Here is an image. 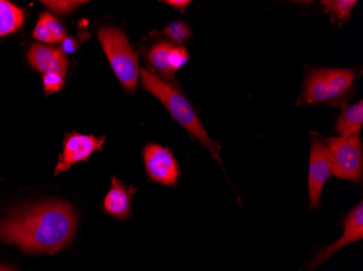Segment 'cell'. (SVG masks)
Returning <instances> with one entry per match:
<instances>
[{
	"mask_svg": "<svg viewBox=\"0 0 363 271\" xmlns=\"http://www.w3.org/2000/svg\"><path fill=\"white\" fill-rule=\"evenodd\" d=\"M77 215L65 202H46L13 214L0 224V241L14 243L24 252H58L71 243Z\"/></svg>",
	"mask_w": 363,
	"mask_h": 271,
	"instance_id": "6da1fadb",
	"label": "cell"
},
{
	"mask_svg": "<svg viewBox=\"0 0 363 271\" xmlns=\"http://www.w3.org/2000/svg\"><path fill=\"white\" fill-rule=\"evenodd\" d=\"M140 79L145 91L158 98L163 105L170 112L175 121L183 126L191 136L199 140L201 144L209 150L210 154L221 164L220 148L203 128L197 113L189 99L185 97L172 83L163 81L152 72L140 69Z\"/></svg>",
	"mask_w": 363,
	"mask_h": 271,
	"instance_id": "7a4b0ae2",
	"label": "cell"
},
{
	"mask_svg": "<svg viewBox=\"0 0 363 271\" xmlns=\"http://www.w3.org/2000/svg\"><path fill=\"white\" fill-rule=\"evenodd\" d=\"M356 79V71L350 69L321 67L312 70L306 75L298 103L337 105L352 91Z\"/></svg>",
	"mask_w": 363,
	"mask_h": 271,
	"instance_id": "3957f363",
	"label": "cell"
},
{
	"mask_svg": "<svg viewBox=\"0 0 363 271\" xmlns=\"http://www.w3.org/2000/svg\"><path fill=\"white\" fill-rule=\"evenodd\" d=\"M98 40L122 86L128 91H135L140 67L138 54L125 34L119 28L107 26L98 32Z\"/></svg>",
	"mask_w": 363,
	"mask_h": 271,
	"instance_id": "277c9868",
	"label": "cell"
},
{
	"mask_svg": "<svg viewBox=\"0 0 363 271\" xmlns=\"http://www.w3.org/2000/svg\"><path fill=\"white\" fill-rule=\"evenodd\" d=\"M332 174L352 183L362 178L363 156L360 134L350 137H331L324 142Z\"/></svg>",
	"mask_w": 363,
	"mask_h": 271,
	"instance_id": "5b68a950",
	"label": "cell"
},
{
	"mask_svg": "<svg viewBox=\"0 0 363 271\" xmlns=\"http://www.w3.org/2000/svg\"><path fill=\"white\" fill-rule=\"evenodd\" d=\"M332 169L328 162L324 142L319 139L317 134H312L311 152H310L309 175H308V188H309L310 207L317 209L321 202L322 191L328 179L331 177Z\"/></svg>",
	"mask_w": 363,
	"mask_h": 271,
	"instance_id": "8992f818",
	"label": "cell"
},
{
	"mask_svg": "<svg viewBox=\"0 0 363 271\" xmlns=\"http://www.w3.org/2000/svg\"><path fill=\"white\" fill-rule=\"evenodd\" d=\"M143 154L147 174L152 180L164 185H177L179 165L169 149L150 144L145 146Z\"/></svg>",
	"mask_w": 363,
	"mask_h": 271,
	"instance_id": "52a82bcc",
	"label": "cell"
},
{
	"mask_svg": "<svg viewBox=\"0 0 363 271\" xmlns=\"http://www.w3.org/2000/svg\"><path fill=\"white\" fill-rule=\"evenodd\" d=\"M105 139L106 137L98 138L94 134H82L77 132L67 134L55 175L57 176L59 173L68 171L75 163L87 161L95 151L103 149Z\"/></svg>",
	"mask_w": 363,
	"mask_h": 271,
	"instance_id": "ba28073f",
	"label": "cell"
},
{
	"mask_svg": "<svg viewBox=\"0 0 363 271\" xmlns=\"http://www.w3.org/2000/svg\"><path fill=\"white\" fill-rule=\"evenodd\" d=\"M363 238V204L360 202L348 214L344 221V234L335 243L326 246L323 250L315 256V260L310 265L309 271L317 268L319 265L323 264L333 255L334 253L342 250L345 246H350L354 242L359 241Z\"/></svg>",
	"mask_w": 363,
	"mask_h": 271,
	"instance_id": "9c48e42d",
	"label": "cell"
},
{
	"mask_svg": "<svg viewBox=\"0 0 363 271\" xmlns=\"http://www.w3.org/2000/svg\"><path fill=\"white\" fill-rule=\"evenodd\" d=\"M28 60L36 71L44 74L57 73L65 77L68 72V59L60 48L33 45L28 52Z\"/></svg>",
	"mask_w": 363,
	"mask_h": 271,
	"instance_id": "30bf717a",
	"label": "cell"
},
{
	"mask_svg": "<svg viewBox=\"0 0 363 271\" xmlns=\"http://www.w3.org/2000/svg\"><path fill=\"white\" fill-rule=\"evenodd\" d=\"M136 189L126 188L124 183L112 177V187L104 200L106 212L118 219L125 220L130 216L132 209V197Z\"/></svg>",
	"mask_w": 363,
	"mask_h": 271,
	"instance_id": "8fae6325",
	"label": "cell"
},
{
	"mask_svg": "<svg viewBox=\"0 0 363 271\" xmlns=\"http://www.w3.org/2000/svg\"><path fill=\"white\" fill-rule=\"evenodd\" d=\"M363 125V101L342 109L335 124V130L340 137H350L360 134Z\"/></svg>",
	"mask_w": 363,
	"mask_h": 271,
	"instance_id": "7c38bea8",
	"label": "cell"
},
{
	"mask_svg": "<svg viewBox=\"0 0 363 271\" xmlns=\"http://www.w3.org/2000/svg\"><path fill=\"white\" fill-rule=\"evenodd\" d=\"M24 21L20 8L5 0H0V38L16 32Z\"/></svg>",
	"mask_w": 363,
	"mask_h": 271,
	"instance_id": "4fadbf2b",
	"label": "cell"
},
{
	"mask_svg": "<svg viewBox=\"0 0 363 271\" xmlns=\"http://www.w3.org/2000/svg\"><path fill=\"white\" fill-rule=\"evenodd\" d=\"M173 47L174 45L171 42H158L152 47L150 56H148L150 64L163 76L173 77L174 75L175 72L171 67V52H172Z\"/></svg>",
	"mask_w": 363,
	"mask_h": 271,
	"instance_id": "5bb4252c",
	"label": "cell"
},
{
	"mask_svg": "<svg viewBox=\"0 0 363 271\" xmlns=\"http://www.w3.org/2000/svg\"><path fill=\"white\" fill-rule=\"evenodd\" d=\"M325 13L331 14L334 23L342 25L350 20L352 9L356 7V0H324L321 1Z\"/></svg>",
	"mask_w": 363,
	"mask_h": 271,
	"instance_id": "9a60e30c",
	"label": "cell"
},
{
	"mask_svg": "<svg viewBox=\"0 0 363 271\" xmlns=\"http://www.w3.org/2000/svg\"><path fill=\"white\" fill-rule=\"evenodd\" d=\"M160 34L170 38L177 44L181 45L185 40H189V36L191 35V30L185 22L175 21L171 23L168 28H164Z\"/></svg>",
	"mask_w": 363,
	"mask_h": 271,
	"instance_id": "2e32d148",
	"label": "cell"
},
{
	"mask_svg": "<svg viewBox=\"0 0 363 271\" xmlns=\"http://www.w3.org/2000/svg\"><path fill=\"white\" fill-rule=\"evenodd\" d=\"M40 19L45 22L47 28H48L50 33H52L54 42H60L65 40V28H63L62 24H61L55 16H52L50 13H43L42 16H40Z\"/></svg>",
	"mask_w": 363,
	"mask_h": 271,
	"instance_id": "e0dca14e",
	"label": "cell"
},
{
	"mask_svg": "<svg viewBox=\"0 0 363 271\" xmlns=\"http://www.w3.org/2000/svg\"><path fill=\"white\" fill-rule=\"evenodd\" d=\"M86 1H77V0H52V1H43L45 6L58 12V13H68V12L74 11L81 4H85Z\"/></svg>",
	"mask_w": 363,
	"mask_h": 271,
	"instance_id": "ac0fdd59",
	"label": "cell"
},
{
	"mask_svg": "<svg viewBox=\"0 0 363 271\" xmlns=\"http://www.w3.org/2000/svg\"><path fill=\"white\" fill-rule=\"evenodd\" d=\"M65 83V77L57 73H47L43 76V85L47 95L60 91Z\"/></svg>",
	"mask_w": 363,
	"mask_h": 271,
	"instance_id": "d6986e66",
	"label": "cell"
},
{
	"mask_svg": "<svg viewBox=\"0 0 363 271\" xmlns=\"http://www.w3.org/2000/svg\"><path fill=\"white\" fill-rule=\"evenodd\" d=\"M33 36L36 38V40H40V42H54V40H52V33L49 30V28H47L45 22L43 21L42 19L38 20V25L35 26V30H34V33H33Z\"/></svg>",
	"mask_w": 363,
	"mask_h": 271,
	"instance_id": "ffe728a7",
	"label": "cell"
},
{
	"mask_svg": "<svg viewBox=\"0 0 363 271\" xmlns=\"http://www.w3.org/2000/svg\"><path fill=\"white\" fill-rule=\"evenodd\" d=\"M61 42H62V47H61L60 49L63 52L72 54V52H77V49H79V44L75 42L73 38H67V36H65V40Z\"/></svg>",
	"mask_w": 363,
	"mask_h": 271,
	"instance_id": "44dd1931",
	"label": "cell"
},
{
	"mask_svg": "<svg viewBox=\"0 0 363 271\" xmlns=\"http://www.w3.org/2000/svg\"><path fill=\"white\" fill-rule=\"evenodd\" d=\"M164 4L172 6L173 8L181 10L182 12H184L186 8L189 7L191 1L189 0H167V1H164Z\"/></svg>",
	"mask_w": 363,
	"mask_h": 271,
	"instance_id": "7402d4cb",
	"label": "cell"
},
{
	"mask_svg": "<svg viewBox=\"0 0 363 271\" xmlns=\"http://www.w3.org/2000/svg\"><path fill=\"white\" fill-rule=\"evenodd\" d=\"M0 271H13L12 269L8 268V267L1 266L0 265Z\"/></svg>",
	"mask_w": 363,
	"mask_h": 271,
	"instance_id": "603a6c76",
	"label": "cell"
}]
</instances>
